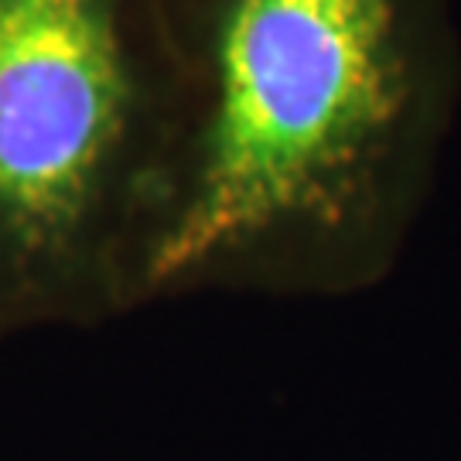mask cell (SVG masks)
I'll list each match as a JSON object with an SVG mask.
<instances>
[{
  "label": "cell",
  "instance_id": "2",
  "mask_svg": "<svg viewBox=\"0 0 461 461\" xmlns=\"http://www.w3.org/2000/svg\"><path fill=\"white\" fill-rule=\"evenodd\" d=\"M178 133L158 0H0V346L144 308Z\"/></svg>",
  "mask_w": 461,
  "mask_h": 461
},
{
  "label": "cell",
  "instance_id": "1",
  "mask_svg": "<svg viewBox=\"0 0 461 461\" xmlns=\"http://www.w3.org/2000/svg\"><path fill=\"white\" fill-rule=\"evenodd\" d=\"M182 133L144 308L386 274L451 86L441 0H158Z\"/></svg>",
  "mask_w": 461,
  "mask_h": 461
}]
</instances>
